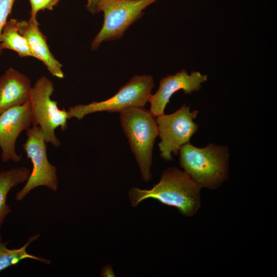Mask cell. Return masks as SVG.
Returning a JSON list of instances; mask_svg holds the SVG:
<instances>
[{
  "mask_svg": "<svg viewBox=\"0 0 277 277\" xmlns=\"http://www.w3.org/2000/svg\"><path fill=\"white\" fill-rule=\"evenodd\" d=\"M201 188L185 171L171 167L164 170L160 181L151 189L133 187L128 194L133 207L145 199H154L163 204L177 208L183 215L190 217L200 207Z\"/></svg>",
  "mask_w": 277,
  "mask_h": 277,
  "instance_id": "6da1fadb",
  "label": "cell"
},
{
  "mask_svg": "<svg viewBox=\"0 0 277 277\" xmlns=\"http://www.w3.org/2000/svg\"><path fill=\"white\" fill-rule=\"evenodd\" d=\"M180 166L202 188L215 189L228 177L227 148L210 144L197 148L189 143L179 150Z\"/></svg>",
  "mask_w": 277,
  "mask_h": 277,
  "instance_id": "7a4b0ae2",
  "label": "cell"
},
{
  "mask_svg": "<svg viewBox=\"0 0 277 277\" xmlns=\"http://www.w3.org/2000/svg\"><path fill=\"white\" fill-rule=\"evenodd\" d=\"M123 130L140 169L143 180L149 182L154 143L159 135L155 117L144 107H131L118 112Z\"/></svg>",
  "mask_w": 277,
  "mask_h": 277,
  "instance_id": "3957f363",
  "label": "cell"
},
{
  "mask_svg": "<svg viewBox=\"0 0 277 277\" xmlns=\"http://www.w3.org/2000/svg\"><path fill=\"white\" fill-rule=\"evenodd\" d=\"M54 85L51 80L42 76L32 87L29 102L32 126H38L45 141L55 147H58L61 141L56 137L55 130L60 127L64 131L68 128V112L60 109L57 103L51 100Z\"/></svg>",
  "mask_w": 277,
  "mask_h": 277,
  "instance_id": "277c9868",
  "label": "cell"
},
{
  "mask_svg": "<svg viewBox=\"0 0 277 277\" xmlns=\"http://www.w3.org/2000/svg\"><path fill=\"white\" fill-rule=\"evenodd\" d=\"M154 86V80L151 75H135L109 98L70 107L67 110L68 118L81 120L87 115L95 112L112 113L131 107H144L152 94Z\"/></svg>",
  "mask_w": 277,
  "mask_h": 277,
  "instance_id": "5b68a950",
  "label": "cell"
},
{
  "mask_svg": "<svg viewBox=\"0 0 277 277\" xmlns=\"http://www.w3.org/2000/svg\"><path fill=\"white\" fill-rule=\"evenodd\" d=\"M159 0H99L96 13L103 12V26L91 44L97 50L103 42L121 38L125 31L144 14V10Z\"/></svg>",
  "mask_w": 277,
  "mask_h": 277,
  "instance_id": "8992f818",
  "label": "cell"
},
{
  "mask_svg": "<svg viewBox=\"0 0 277 277\" xmlns=\"http://www.w3.org/2000/svg\"><path fill=\"white\" fill-rule=\"evenodd\" d=\"M26 135L27 139L22 147L27 157L30 159L33 168L26 184L15 195L18 201L37 187L44 186L56 191L58 185L56 167L48 160L46 143L40 127L32 126L28 128Z\"/></svg>",
  "mask_w": 277,
  "mask_h": 277,
  "instance_id": "52a82bcc",
  "label": "cell"
},
{
  "mask_svg": "<svg viewBox=\"0 0 277 277\" xmlns=\"http://www.w3.org/2000/svg\"><path fill=\"white\" fill-rule=\"evenodd\" d=\"M190 106L184 104L174 112L156 117L159 135L160 156L165 161L173 160L172 153L178 155L180 148L189 142L197 131L199 126L193 121L198 111H190Z\"/></svg>",
  "mask_w": 277,
  "mask_h": 277,
  "instance_id": "ba28073f",
  "label": "cell"
},
{
  "mask_svg": "<svg viewBox=\"0 0 277 277\" xmlns=\"http://www.w3.org/2000/svg\"><path fill=\"white\" fill-rule=\"evenodd\" d=\"M31 125L29 100L0 114V147L3 162L11 160L17 163L21 160V156L15 151L16 141L19 134Z\"/></svg>",
  "mask_w": 277,
  "mask_h": 277,
  "instance_id": "9c48e42d",
  "label": "cell"
},
{
  "mask_svg": "<svg viewBox=\"0 0 277 277\" xmlns=\"http://www.w3.org/2000/svg\"><path fill=\"white\" fill-rule=\"evenodd\" d=\"M207 80V75L196 71H192L189 74L184 69L174 75L163 77L160 81L158 89L149 98V111L155 117L164 114L165 107L174 93L180 90L185 94L198 91L202 84Z\"/></svg>",
  "mask_w": 277,
  "mask_h": 277,
  "instance_id": "30bf717a",
  "label": "cell"
},
{
  "mask_svg": "<svg viewBox=\"0 0 277 277\" xmlns=\"http://www.w3.org/2000/svg\"><path fill=\"white\" fill-rule=\"evenodd\" d=\"M18 32L27 40L34 57L42 61L53 76L64 77L62 65L51 52L46 36L39 28V24L28 20H17Z\"/></svg>",
  "mask_w": 277,
  "mask_h": 277,
  "instance_id": "8fae6325",
  "label": "cell"
},
{
  "mask_svg": "<svg viewBox=\"0 0 277 277\" xmlns=\"http://www.w3.org/2000/svg\"><path fill=\"white\" fill-rule=\"evenodd\" d=\"M30 79L12 67L0 76V114L7 109L29 100Z\"/></svg>",
  "mask_w": 277,
  "mask_h": 277,
  "instance_id": "7c38bea8",
  "label": "cell"
},
{
  "mask_svg": "<svg viewBox=\"0 0 277 277\" xmlns=\"http://www.w3.org/2000/svg\"><path fill=\"white\" fill-rule=\"evenodd\" d=\"M30 174V169L26 167L0 172V228L11 211L6 203L8 193L17 185L27 182Z\"/></svg>",
  "mask_w": 277,
  "mask_h": 277,
  "instance_id": "4fadbf2b",
  "label": "cell"
},
{
  "mask_svg": "<svg viewBox=\"0 0 277 277\" xmlns=\"http://www.w3.org/2000/svg\"><path fill=\"white\" fill-rule=\"evenodd\" d=\"M17 20L11 18L4 26L0 36L1 48L14 51L21 57H34L27 39L17 30Z\"/></svg>",
  "mask_w": 277,
  "mask_h": 277,
  "instance_id": "5bb4252c",
  "label": "cell"
},
{
  "mask_svg": "<svg viewBox=\"0 0 277 277\" xmlns=\"http://www.w3.org/2000/svg\"><path fill=\"white\" fill-rule=\"evenodd\" d=\"M39 234H36L29 238L26 244L17 249H10L7 247L8 242H0V272L5 269L17 264L19 262L25 259H31L50 264V260L42 258L28 253L27 251L28 246L37 240Z\"/></svg>",
  "mask_w": 277,
  "mask_h": 277,
  "instance_id": "9a60e30c",
  "label": "cell"
},
{
  "mask_svg": "<svg viewBox=\"0 0 277 277\" xmlns=\"http://www.w3.org/2000/svg\"><path fill=\"white\" fill-rule=\"evenodd\" d=\"M30 6V16L29 20L33 23H38L36 19L37 13L45 10H52L60 0H29Z\"/></svg>",
  "mask_w": 277,
  "mask_h": 277,
  "instance_id": "2e32d148",
  "label": "cell"
},
{
  "mask_svg": "<svg viewBox=\"0 0 277 277\" xmlns=\"http://www.w3.org/2000/svg\"><path fill=\"white\" fill-rule=\"evenodd\" d=\"M17 0H0V36L4 26L7 22V18L10 14L13 6ZM0 46V55L3 53Z\"/></svg>",
  "mask_w": 277,
  "mask_h": 277,
  "instance_id": "e0dca14e",
  "label": "cell"
},
{
  "mask_svg": "<svg viewBox=\"0 0 277 277\" xmlns=\"http://www.w3.org/2000/svg\"><path fill=\"white\" fill-rule=\"evenodd\" d=\"M87 10L93 14L96 13V6L99 0H87Z\"/></svg>",
  "mask_w": 277,
  "mask_h": 277,
  "instance_id": "ac0fdd59",
  "label": "cell"
},
{
  "mask_svg": "<svg viewBox=\"0 0 277 277\" xmlns=\"http://www.w3.org/2000/svg\"><path fill=\"white\" fill-rule=\"evenodd\" d=\"M2 242V235L0 233V242Z\"/></svg>",
  "mask_w": 277,
  "mask_h": 277,
  "instance_id": "d6986e66",
  "label": "cell"
}]
</instances>
